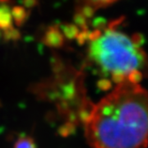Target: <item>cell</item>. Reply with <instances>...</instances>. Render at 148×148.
<instances>
[{
  "instance_id": "5b68a950",
  "label": "cell",
  "mask_w": 148,
  "mask_h": 148,
  "mask_svg": "<svg viewBox=\"0 0 148 148\" xmlns=\"http://www.w3.org/2000/svg\"><path fill=\"white\" fill-rule=\"evenodd\" d=\"M12 21L17 27H21L30 16V12L23 6H14L12 8Z\"/></svg>"
},
{
  "instance_id": "277c9868",
  "label": "cell",
  "mask_w": 148,
  "mask_h": 148,
  "mask_svg": "<svg viewBox=\"0 0 148 148\" xmlns=\"http://www.w3.org/2000/svg\"><path fill=\"white\" fill-rule=\"evenodd\" d=\"M10 3H0V30L3 32L13 27Z\"/></svg>"
},
{
  "instance_id": "6da1fadb",
  "label": "cell",
  "mask_w": 148,
  "mask_h": 148,
  "mask_svg": "<svg viewBox=\"0 0 148 148\" xmlns=\"http://www.w3.org/2000/svg\"><path fill=\"white\" fill-rule=\"evenodd\" d=\"M92 148H145L148 145V91L126 81L93 106L84 120Z\"/></svg>"
},
{
  "instance_id": "3957f363",
  "label": "cell",
  "mask_w": 148,
  "mask_h": 148,
  "mask_svg": "<svg viewBox=\"0 0 148 148\" xmlns=\"http://www.w3.org/2000/svg\"><path fill=\"white\" fill-rule=\"evenodd\" d=\"M43 41L50 47H61L64 42V36L58 26H51L48 28L43 37Z\"/></svg>"
},
{
  "instance_id": "8992f818",
  "label": "cell",
  "mask_w": 148,
  "mask_h": 148,
  "mask_svg": "<svg viewBox=\"0 0 148 148\" xmlns=\"http://www.w3.org/2000/svg\"><path fill=\"white\" fill-rule=\"evenodd\" d=\"M60 30L63 33L64 37L68 39H74L77 38L79 34V28L77 27L74 23H66L60 26Z\"/></svg>"
},
{
  "instance_id": "ba28073f",
  "label": "cell",
  "mask_w": 148,
  "mask_h": 148,
  "mask_svg": "<svg viewBox=\"0 0 148 148\" xmlns=\"http://www.w3.org/2000/svg\"><path fill=\"white\" fill-rule=\"evenodd\" d=\"M13 148H36V146L31 137L23 136L17 139Z\"/></svg>"
},
{
  "instance_id": "30bf717a",
  "label": "cell",
  "mask_w": 148,
  "mask_h": 148,
  "mask_svg": "<svg viewBox=\"0 0 148 148\" xmlns=\"http://www.w3.org/2000/svg\"><path fill=\"white\" fill-rule=\"evenodd\" d=\"M21 1L23 3V7H25L27 9L32 8L38 5V3H39L38 0H21Z\"/></svg>"
},
{
  "instance_id": "9c48e42d",
  "label": "cell",
  "mask_w": 148,
  "mask_h": 148,
  "mask_svg": "<svg viewBox=\"0 0 148 148\" xmlns=\"http://www.w3.org/2000/svg\"><path fill=\"white\" fill-rule=\"evenodd\" d=\"M3 37L7 41H9V40H17L21 37V33H20V32L17 29L14 28V27H12L10 29H8L6 31H3Z\"/></svg>"
},
{
  "instance_id": "7a4b0ae2",
  "label": "cell",
  "mask_w": 148,
  "mask_h": 148,
  "mask_svg": "<svg viewBox=\"0 0 148 148\" xmlns=\"http://www.w3.org/2000/svg\"><path fill=\"white\" fill-rule=\"evenodd\" d=\"M86 42L90 63L115 85L148 77V55L135 37L109 26L86 31Z\"/></svg>"
},
{
  "instance_id": "52a82bcc",
  "label": "cell",
  "mask_w": 148,
  "mask_h": 148,
  "mask_svg": "<svg viewBox=\"0 0 148 148\" xmlns=\"http://www.w3.org/2000/svg\"><path fill=\"white\" fill-rule=\"evenodd\" d=\"M83 1H84L83 6L89 7L95 11L98 8H105L110 4H113L119 0H83Z\"/></svg>"
},
{
  "instance_id": "8fae6325",
  "label": "cell",
  "mask_w": 148,
  "mask_h": 148,
  "mask_svg": "<svg viewBox=\"0 0 148 148\" xmlns=\"http://www.w3.org/2000/svg\"><path fill=\"white\" fill-rule=\"evenodd\" d=\"M0 36H1V33H0Z\"/></svg>"
}]
</instances>
